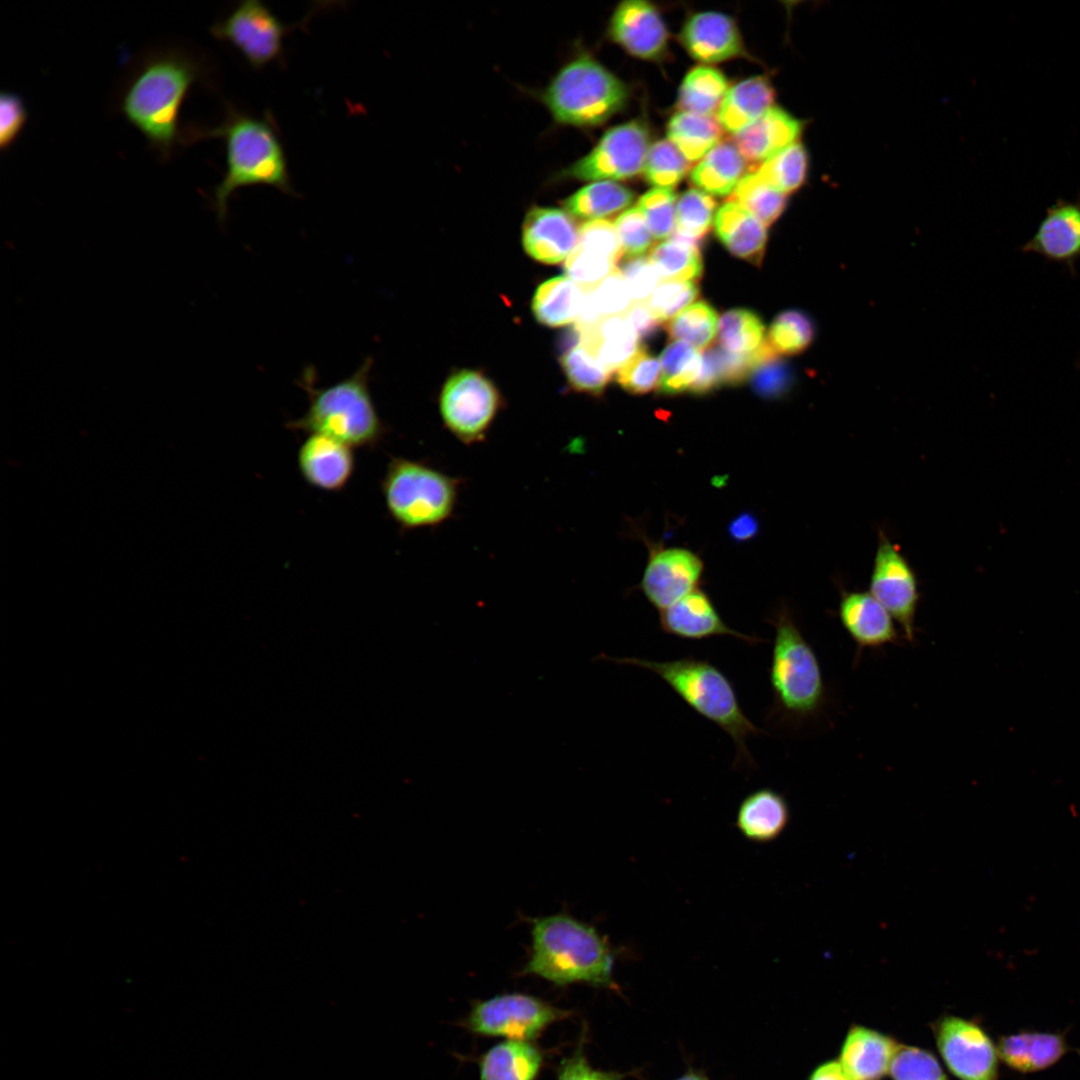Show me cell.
I'll return each instance as SVG.
<instances>
[{
    "label": "cell",
    "mask_w": 1080,
    "mask_h": 1080,
    "mask_svg": "<svg viewBox=\"0 0 1080 1080\" xmlns=\"http://www.w3.org/2000/svg\"><path fill=\"white\" fill-rule=\"evenodd\" d=\"M372 366L373 359L367 357L353 374L328 387H316L315 369L306 367L298 384L308 395V408L287 428L323 434L352 448L378 445L386 429L369 388Z\"/></svg>",
    "instance_id": "cell-5"
},
{
    "label": "cell",
    "mask_w": 1080,
    "mask_h": 1080,
    "mask_svg": "<svg viewBox=\"0 0 1080 1080\" xmlns=\"http://www.w3.org/2000/svg\"><path fill=\"white\" fill-rule=\"evenodd\" d=\"M617 271L625 280L633 303L646 302L661 281L652 261L644 255L625 256Z\"/></svg>",
    "instance_id": "cell-52"
},
{
    "label": "cell",
    "mask_w": 1080,
    "mask_h": 1080,
    "mask_svg": "<svg viewBox=\"0 0 1080 1080\" xmlns=\"http://www.w3.org/2000/svg\"><path fill=\"white\" fill-rule=\"evenodd\" d=\"M545 1058L534 1041L504 1039L478 1057L479 1080H537Z\"/></svg>",
    "instance_id": "cell-25"
},
{
    "label": "cell",
    "mask_w": 1080,
    "mask_h": 1080,
    "mask_svg": "<svg viewBox=\"0 0 1080 1080\" xmlns=\"http://www.w3.org/2000/svg\"><path fill=\"white\" fill-rule=\"evenodd\" d=\"M703 572L701 559L692 551L671 547L656 550L644 570L640 589L659 611L695 590Z\"/></svg>",
    "instance_id": "cell-15"
},
{
    "label": "cell",
    "mask_w": 1080,
    "mask_h": 1080,
    "mask_svg": "<svg viewBox=\"0 0 1080 1080\" xmlns=\"http://www.w3.org/2000/svg\"><path fill=\"white\" fill-rule=\"evenodd\" d=\"M660 377V360L644 347L615 372L617 383L632 394L651 392L659 385Z\"/></svg>",
    "instance_id": "cell-50"
},
{
    "label": "cell",
    "mask_w": 1080,
    "mask_h": 1080,
    "mask_svg": "<svg viewBox=\"0 0 1080 1080\" xmlns=\"http://www.w3.org/2000/svg\"><path fill=\"white\" fill-rule=\"evenodd\" d=\"M749 170L733 141H721L690 172L691 183L714 196L732 194Z\"/></svg>",
    "instance_id": "cell-33"
},
{
    "label": "cell",
    "mask_w": 1080,
    "mask_h": 1080,
    "mask_svg": "<svg viewBox=\"0 0 1080 1080\" xmlns=\"http://www.w3.org/2000/svg\"><path fill=\"white\" fill-rule=\"evenodd\" d=\"M676 194L672 189L653 188L644 193L637 207L654 239L668 238L676 227Z\"/></svg>",
    "instance_id": "cell-47"
},
{
    "label": "cell",
    "mask_w": 1080,
    "mask_h": 1080,
    "mask_svg": "<svg viewBox=\"0 0 1080 1080\" xmlns=\"http://www.w3.org/2000/svg\"><path fill=\"white\" fill-rule=\"evenodd\" d=\"M580 327L581 344L611 373L642 348L634 328L623 315L604 317L592 325Z\"/></svg>",
    "instance_id": "cell-28"
},
{
    "label": "cell",
    "mask_w": 1080,
    "mask_h": 1080,
    "mask_svg": "<svg viewBox=\"0 0 1080 1080\" xmlns=\"http://www.w3.org/2000/svg\"><path fill=\"white\" fill-rule=\"evenodd\" d=\"M814 333V325L807 314L798 310H788L774 319L768 330L766 342L776 354L795 355L809 346Z\"/></svg>",
    "instance_id": "cell-45"
},
{
    "label": "cell",
    "mask_w": 1080,
    "mask_h": 1080,
    "mask_svg": "<svg viewBox=\"0 0 1080 1080\" xmlns=\"http://www.w3.org/2000/svg\"><path fill=\"white\" fill-rule=\"evenodd\" d=\"M579 227L565 210L534 206L522 223L525 252L543 264H557L573 253L579 244Z\"/></svg>",
    "instance_id": "cell-18"
},
{
    "label": "cell",
    "mask_w": 1080,
    "mask_h": 1080,
    "mask_svg": "<svg viewBox=\"0 0 1080 1080\" xmlns=\"http://www.w3.org/2000/svg\"><path fill=\"white\" fill-rule=\"evenodd\" d=\"M674 1080H710L702 1071L689 1068L684 1074Z\"/></svg>",
    "instance_id": "cell-61"
},
{
    "label": "cell",
    "mask_w": 1080,
    "mask_h": 1080,
    "mask_svg": "<svg viewBox=\"0 0 1080 1080\" xmlns=\"http://www.w3.org/2000/svg\"><path fill=\"white\" fill-rule=\"evenodd\" d=\"M802 122L773 106L759 119L733 134L732 141L748 164L749 172L785 148L798 142Z\"/></svg>",
    "instance_id": "cell-21"
},
{
    "label": "cell",
    "mask_w": 1080,
    "mask_h": 1080,
    "mask_svg": "<svg viewBox=\"0 0 1080 1080\" xmlns=\"http://www.w3.org/2000/svg\"><path fill=\"white\" fill-rule=\"evenodd\" d=\"M776 355L767 342L751 353H732L722 347H709L702 354L701 374L690 391L704 394L722 385L741 384L759 363Z\"/></svg>",
    "instance_id": "cell-30"
},
{
    "label": "cell",
    "mask_w": 1080,
    "mask_h": 1080,
    "mask_svg": "<svg viewBox=\"0 0 1080 1080\" xmlns=\"http://www.w3.org/2000/svg\"><path fill=\"white\" fill-rule=\"evenodd\" d=\"M723 128L717 118L676 112L667 124L668 140L689 162L701 160L721 142Z\"/></svg>",
    "instance_id": "cell-35"
},
{
    "label": "cell",
    "mask_w": 1080,
    "mask_h": 1080,
    "mask_svg": "<svg viewBox=\"0 0 1080 1080\" xmlns=\"http://www.w3.org/2000/svg\"><path fill=\"white\" fill-rule=\"evenodd\" d=\"M610 258L587 248L577 246L566 259V276L583 289H591L613 273L616 268Z\"/></svg>",
    "instance_id": "cell-51"
},
{
    "label": "cell",
    "mask_w": 1080,
    "mask_h": 1080,
    "mask_svg": "<svg viewBox=\"0 0 1080 1080\" xmlns=\"http://www.w3.org/2000/svg\"><path fill=\"white\" fill-rule=\"evenodd\" d=\"M634 198V192L618 182L593 181L564 199L562 205L572 217L591 221L624 210Z\"/></svg>",
    "instance_id": "cell-34"
},
{
    "label": "cell",
    "mask_w": 1080,
    "mask_h": 1080,
    "mask_svg": "<svg viewBox=\"0 0 1080 1080\" xmlns=\"http://www.w3.org/2000/svg\"><path fill=\"white\" fill-rule=\"evenodd\" d=\"M462 480L423 461L392 456L380 488L388 513L403 530L437 527L455 513Z\"/></svg>",
    "instance_id": "cell-7"
},
{
    "label": "cell",
    "mask_w": 1080,
    "mask_h": 1080,
    "mask_svg": "<svg viewBox=\"0 0 1080 1080\" xmlns=\"http://www.w3.org/2000/svg\"><path fill=\"white\" fill-rule=\"evenodd\" d=\"M765 326L760 317L744 308L726 311L718 323V340L721 347L732 353H751L766 340Z\"/></svg>",
    "instance_id": "cell-41"
},
{
    "label": "cell",
    "mask_w": 1080,
    "mask_h": 1080,
    "mask_svg": "<svg viewBox=\"0 0 1080 1080\" xmlns=\"http://www.w3.org/2000/svg\"><path fill=\"white\" fill-rule=\"evenodd\" d=\"M808 1080H853L839 1061L831 1060L816 1067Z\"/></svg>",
    "instance_id": "cell-60"
},
{
    "label": "cell",
    "mask_w": 1080,
    "mask_h": 1080,
    "mask_svg": "<svg viewBox=\"0 0 1080 1080\" xmlns=\"http://www.w3.org/2000/svg\"><path fill=\"white\" fill-rule=\"evenodd\" d=\"M809 157L806 148L796 142L762 163L755 171L772 188L789 194L806 181Z\"/></svg>",
    "instance_id": "cell-39"
},
{
    "label": "cell",
    "mask_w": 1080,
    "mask_h": 1080,
    "mask_svg": "<svg viewBox=\"0 0 1080 1080\" xmlns=\"http://www.w3.org/2000/svg\"><path fill=\"white\" fill-rule=\"evenodd\" d=\"M869 587L870 594L897 621L906 640L914 641L918 581L897 545L885 535L880 538Z\"/></svg>",
    "instance_id": "cell-14"
},
{
    "label": "cell",
    "mask_w": 1080,
    "mask_h": 1080,
    "mask_svg": "<svg viewBox=\"0 0 1080 1080\" xmlns=\"http://www.w3.org/2000/svg\"><path fill=\"white\" fill-rule=\"evenodd\" d=\"M659 626L663 633L686 640L732 636L751 646L764 642L757 636L743 634L727 625L710 597L700 588L661 610Z\"/></svg>",
    "instance_id": "cell-17"
},
{
    "label": "cell",
    "mask_w": 1080,
    "mask_h": 1080,
    "mask_svg": "<svg viewBox=\"0 0 1080 1080\" xmlns=\"http://www.w3.org/2000/svg\"><path fill=\"white\" fill-rule=\"evenodd\" d=\"M767 227L739 204L728 201L714 217L717 237L734 256L760 265L767 243Z\"/></svg>",
    "instance_id": "cell-27"
},
{
    "label": "cell",
    "mask_w": 1080,
    "mask_h": 1080,
    "mask_svg": "<svg viewBox=\"0 0 1080 1080\" xmlns=\"http://www.w3.org/2000/svg\"><path fill=\"white\" fill-rule=\"evenodd\" d=\"M531 924V951L521 975L558 987L583 983L619 991L614 952L595 927L566 913L537 917Z\"/></svg>",
    "instance_id": "cell-3"
},
{
    "label": "cell",
    "mask_w": 1080,
    "mask_h": 1080,
    "mask_svg": "<svg viewBox=\"0 0 1080 1080\" xmlns=\"http://www.w3.org/2000/svg\"><path fill=\"white\" fill-rule=\"evenodd\" d=\"M579 244L596 251L615 263L623 256L622 246L614 224L606 219L584 222L579 227Z\"/></svg>",
    "instance_id": "cell-56"
},
{
    "label": "cell",
    "mask_w": 1080,
    "mask_h": 1080,
    "mask_svg": "<svg viewBox=\"0 0 1080 1080\" xmlns=\"http://www.w3.org/2000/svg\"><path fill=\"white\" fill-rule=\"evenodd\" d=\"M28 112L22 98L11 92L0 95V147L9 149L22 132Z\"/></svg>",
    "instance_id": "cell-57"
},
{
    "label": "cell",
    "mask_w": 1080,
    "mask_h": 1080,
    "mask_svg": "<svg viewBox=\"0 0 1080 1080\" xmlns=\"http://www.w3.org/2000/svg\"><path fill=\"white\" fill-rule=\"evenodd\" d=\"M716 207L711 195L699 189L684 191L676 202L674 234L702 242L711 228Z\"/></svg>",
    "instance_id": "cell-44"
},
{
    "label": "cell",
    "mask_w": 1080,
    "mask_h": 1080,
    "mask_svg": "<svg viewBox=\"0 0 1080 1080\" xmlns=\"http://www.w3.org/2000/svg\"><path fill=\"white\" fill-rule=\"evenodd\" d=\"M790 818L789 806L782 794L769 788L749 793L738 807L736 825L748 840L765 843L776 839Z\"/></svg>",
    "instance_id": "cell-29"
},
{
    "label": "cell",
    "mask_w": 1080,
    "mask_h": 1080,
    "mask_svg": "<svg viewBox=\"0 0 1080 1080\" xmlns=\"http://www.w3.org/2000/svg\"><path fill=\"white\" fill-rule=\"evenodd\" d=\"M700 244V241L674 234L671 240L654 246L649 258L661 281L698 280L703 273Z\"/></svg>",
    "instance_id": "cell-37"
},
{
    "label": "cell",
    "mask_w": 1080,
    "mask_h": 1080,
    "mask_svg": "<svg viewBox=\"0 0 1080 1080\" xmlns=\"http://www.w3.org/2000/svg\"><path fill=\"white\" fill-rule=\"evenodd\" d=\"M689 161L669 140H658L647 153L643 174L655 188L676 186L689 171Z\"/></svg>",
    "instance_id": "cell-46"
},
{
    "label": "cell",
    "mask_w": 1080,
    "mask_h": 1080,
    "mask_svg": "<svg viewBox=\"0 0 1080 1080\" xmlns=\"http://www.w3.org/2000/svg\"><path fill=\"white\" fill-rule=\"evenodd\" d=\"M889 1073L893 1080H948L932 1053L906 1045L899 1046Z\"/></svg>",
    "instance_id": "cell-48"
},
{
    "label": "cell",
    "mask_w": 1080,
    "mask_h": 1080,
    "mask_svg": "<svg viewBox=\"0 0 1080 1080\" xmlns=\"http://www.w3.org/2000/svg\"><path fill=\"white\" fill-rule=\"evenodd\" d=\"M724 74L710 66H696L683 79L676 108L681 112L712 116L718 112L727 92Z\"/></svg>",
    "instance_id": "cell-36"
},
{
    "label": "cell",
    "mask_w": 1080,
    "mask_h": 1080,
    "mask_svg": "<svg viewBox=\"0 0 1080 1080\" xmlns=\"http://www.w3.org/2000/svg\"><path fill=\"white\" fill-rule=\"evenodd\" d=\"M759 524L757 519L751 513H742L738 515L729 524V534L736 541H746L755 536L758 532Z\"/></svg>",
    "instance_id": "cell-59"
},
{
    "label": "cell",
    "mask_w": 1080,
    "mask_h": 1080,
    "mask_svg": "<svg viewBox=\"0 0 1080 1080\" xmlns=\"http://www.w3.org/2000/svg\"><path fill=\"white\" fill-rule=\"evenodd\" d=\"M297 466L311 487L339 492L351 480L356 461L349 445L323 434H309L298 449Z\"/></svg>",
    "instance_id": "cell-19"
},
{
    "label": "cell",
    "mask_w": 1080,
    "mask_h": 1080,
    "mask_svg": "<svg viewBox=\"0 0 1080 1080\" xmlns=\"http://www.w3.org/2000/svg\"><path fill=\"white\" fill-rule=\"evenodd\" d=\"M599 659L639 667L659 676L692 710L731 737L736 748L734 765H755L747 740L766 732L746 716L732 682L716 665L694 656L667 661L605 655Z\"/></svg>",
    "instance_id": "cell-4"
},
{
    "label": "cell",
    "mask_w": 1080,
    "mask_h": 1080,
    "mask_svg": "<svg viewBox=\"0 0 1080 1080\" xmlns=\"http://www.w3.org/2000/svg\"><path fill=\"white\" fill-rule=\"evenodd\" d=\"M729 201L739 204L768 227L785 210L787 195L769 186L757 173L749 172L738 183Z\"/></svg>",
    "instance_id": "cell-40"
},
{
    "label": "cell",
    "mask_w": 1080,
    "mask_h": 1080,
    "mask_svg": "<svg viewBox=\"0 0 1080 1080\" xmlns=\"http://www.w3.org/2000/svg\"><path fill=\"white\" fill-rule=\"evenodd\" d=\"M699 288L693 281H664L654 290L646 304L661 322L677 316L698 297Z\"/></svg>",
    "instance_id": "cell-49"
},
{
    "label": "cell",
    "mask_w": 1080,
    "mask_h": 1080,
    "mask_svg": "<svg viewBox=\"0 0 1080 1080\" xmlns=\"http://www.w3.org/2000/svg\"><path fill=\"white\" fill-rule=\"evenodd\" d=\"M203 73L200 60L184 48H156L139 59L122 88L121 113L163 160L182 137L180 108Z\"/></svg>",
    "instance_id": "cell-1"
},
{
    "label": "cell",
    "mask_w": 1080,
    "mask_h": 1080,
    "mask_svg": "<svg viewBox=\"0 0 1080 1080\" xmlns=\"http://www.w3.org/2000/svg\"><path fill=\"white\" fill-rule=\"evenodd\" d=\"M718 315L705 301L692 303L671 319L666 329L670 338L683 341L696 349H705L717 333Z\"/></svg>",
    "instance_id": "cell-43"
},
{
    "label": "cell",
    "mask_w": 1080,
    "mask_h": 1080,
    "mask_svg": "<svg viewBox=\"0 0 1080 1080\" xmlns=\"http://www.w3.org/2000/svg\"><path fill=\"white\" fill-rule=\"evenodd\" d=\"M1072 1048L1062 1033L1021 1031L999 1038L1000 1060L1019 1073H1035L1060 1061Z\"/></svg>",
    "instance_id": "cell-24"
},
{
    "label": "cell",
    "mask_w": 1080,
    "mask_h": 1080,
    "mask_svg": "<svg viewBox=\"0 0 1080 1080\" xmlns=\"http://www.w3.org/2000/svg\"><path fill=\"white\" fill-rule=\"evenodd\" d=\"M754 391L761 397L774 399L788 391L792 375L789 367L776 356L759 363L751 375Z\"/></svg>",
    "instance_id": "cell-55"
},
{
    "label": "cell",
    "mask_w": 1080,
    "mask_h": 1080,
    "mask_svg": "<svg viewBox=\"0 0 1080 1080\" xmlns=\"http://www.w3.org/2000/svg\"><path fill=\"white\" fill-rule=\"evenodd\" d=\"M680 41L690 56L703 63H718L744 54L735 20L720 12L690 16L681 29Z\"/></svg>",
    "instance_id": "cell-20"
},
{
    "label": "cell",
    "mask_w": 1080,
    "mask_h": 1080,
    "mask_svg": "<svg viewBox=\"0 0 1080 1080\" xmlns=\"http://www.w3.org/2000/svg\"><path fill=\"white\" fill-rule=\"evenodd\" d=\"M661 377L659 391L674 395L690 391L702 370V355L695 347L683 341H672L660 358Z\"/></svg>",
    "instance_id": "cell-38"
},
{
    "label": "cell",
    "mask_w": 1080,
    "mask_h": 1080,
    "mask_svg": "<svg viewBox=\"0 0 1080 1080\" xmlns=\"http://www.w3.org/2000/svg\"><path fill=\"white\" fill-rule=\"evenodd\" d=\"M287 25L259 0H244L210 29L213 36L230 43L255 70L280 60L283 39L295 28Z\"/></svg>",
    "instance_id": "cell-12"
},
{
    "label": "cell",
    "mask_w": 1080,
    "mask_h": 1080,
    "mask_svg": "<svg viewBox=\"0 0 1080 1080\" xmlns=\"http://www.w3.org/2000/svg\"><path fill=\"white\" fill-rule=\"evenodd\" d=\"M649 140V129L642 120L612 127L589 153L567 167L562 176L581 181L632 179L643 171Z\"/></svg>",
    "instance_id": "cell-11"
},
{
    "label": "cell",
    "mask_w": 1080,
    "mask_h": 1080,
    "mask_svg": "<svg viewBox=\"0 0 1080 1080\" xmlns=\"http://www.w3.org/2000/svg\"><path fill=\"white\" fill-rule=\"evenodd\" d=\"M195 139L222 138L226 146V172L214 191V209L224 221L230 196L239 188L267 185L294 195L285 150L269 113L261 117L228 105L224 120L209 129H194Z\"/></svg>",
    "instance_id": "cell-2"
},
{
    "label": "cell",
    "mask_w": 1080,
    "mask_h": 1080,
    "mask_svg": "<svg viewBox=\"0 0 1080 1080\" xmlns=\"http://www.w3.org/2000/svg\"><path fill=\"white\" fill-rule=\"evenodd\" d=\"M1026 251L1055 261H1071L1080 255V205L1059 201L1042 219Z\"/></svg>",
    "instance_id": "cell-26"
},
{
    "label": "cell",
    "mask_w": 1080,
    "mask_h": 1080,
    "mask_svg": "<svg viewBox=\"0 0 1080 1080\" xmlns=\"http://www.w3.org/2000/svg\"><path fill=\"white\" fill-rule=\"evenodd\" d=\"M623 254L640 256L653 245V236L638 207L622 212L614 221Z\"/></svg>",
    "instance_id": "cell-53"
},
{
    "label": "cell",
    "mask_w": 1080,
    "mask_h": 1080,
    "mask_svg": "<svg viewBox=\"0 0 1080 1080\" xmlns=\"http://www.w3.org/2000/svg\"><path fill=\"white\" fill-rule=\"evenodd\" d=\"M584 299L585 289L567 276H556L536 288L531 309L540 324L563 327L579 321Z\"/></svg>",
    "instance_id": "cell-32"
},
{
    "label": "cell",
    "mask_w": 1080,
    "mask_h": 1080,
    "mask_svg": "<svg viewBox=\"0 0 1080 1080\" xmlns=\"http://www.w3.org/2000/svg\"><path fill=\"white\" fill-rule=\"evenodd\" d=\"M933 1032L940 1055L957 1078L999 1080L997 1046L980 1025L947 1015L936 1020Z\"/></svg>",
    "instance_id": "cell-13"
},
{
    "label": "cell",
    "mask_w": 1080,
    "mask_h": 1080,
    "mask_svg": "<svg viewBox=\"0 0 1080 1080\" xmlns=\"http://www.w3.org/2000/svg\"><path fill=\"white\" fill-rule=\"evenodd\" d=\"M438 408L446 430L460 443H482L503 408L495 384L477 370L461 369L445 381Z\"/></svg>",
    "instance_id": "cell-10"
},
{
    "label": "cell",
    "mask_w": 1080,
    "mask_h": 1080,
    "mask_svg": "<svg viewBox=\"0 0 1080 1080\" xmlns=\"http://www.w3.org/2000/svg\"><path fill=\"white\" fill-rule=\"evenodd\" d=\"M542 97L559 124L593 127L620 111L628 101L629 91L612 72L583 54L557 72Z\"/></svg>",
    "instance_id": "cell-8"
},
{
    "label": "cell",
    "mask_w": 1080,
    "mask_h": 1080,
    "mask_svg": "<svg viewBox=\"0 0 1080 1080\" xmlns=\"http://www.w3.org/2000/svg\"><path fill=\"white\" fill-rule=\"evenodd\" d=\"M570 1016L569 1010L542 998L512 992L474 1001L461 1024L477 1036L534 1041L552 1024Z\"/></svg>",
    "instance_id": "cell-9"
},
{
    "label": "cell",
    "mask_w": 1080,
    "mask_h": 1080,
    "mask_svg": "<svg viewBox=\"0 0 1080 1080\" xmlns=\"http://www.w3.org/2000/svg\"><path fill=\"white\" fill-rule=\"evenodd\" d=\"M839 619L859 650L895 644L899 634L894 619L870 592H846L839 604Z\"/></svg>",
    "instance_id": "cell-22"
},
{
    "label": "cell",
    "mask_w": 1080,
    "mask_h": 1080,
    "mask_svg": "<svg viewBox=\"0 0 1080 1080\" xmlns=\"http://www.w3.org/2000/svg\"><path fill=\"white\" fill-rule=\"evenodd\" d=\"M900 1044L874 1029L854 1025L841 1047L839 1062L853 1080H881Z\"/></svg>",
    "instance_id": "cell-23"
},
{
    "label": "cell",
    "mask_w": 1080,
    "mask_h": 1080,
    "mask_svg": "<svg viewBox=\"0 0 1080 1080\" xmlns=\"http://www.w3.org/2000/svg\"><path fill=\"white\" fill-rule=\"evenodd\" d=\"M587 1031L583 1030L572 1052L563 1057L556 1069V1080H624L627 1074L594 1068L585 1054Z\"/></svg>",
    "instance_id": "cell-54"
},
{
    "label": "cell",
    "mask_w": 1080,
    "mask_h": 1080,
    "mask_svg": "<svg viewBox=\"0 0 1080 1080\" xmlns=\"http://www.w3.org/2000/svg\"><path fill=\"white\" fill-rule=\"evenodd\" d=\"M623 316L634 328L639 341H648L655 337L662 324L652 314L646 302L633 303Z\"/></svg>",
    "instance_id": "cell-58"
},
{
    "label": "cell",
    "mask_w": 1080,
    "mask_h": 1080,
    "mask_svg": "<svg viewBox=\"0 0 1080 1080\" xmlns=\"http://www.w3.org/2000/svg\"><path fill=\"white\" fill-rule=\"evenodd\" d=\"M561 351L560 363L569 386L576 392L600 396L609 382L611 372L581 343Z\"/></svg>",
    "instance_id": "cell-42"
},
{
    "label": "cell",
    "mask_w": 1080,
    "mask_h": 1080,
    "mask_svg": "<svg viewBox=\"0 0 1080 1080\" xmlns=\"http://www.w3.org/2000/svg\"><path fill=\"white\" fill-rule=\"evenodd\" d=\"M611 40L630 55L657 61L668 48V30L657 8L643 0L621 2L608 26Z\"/></svg>",
    "instance_id": "cell-16"
},
{
    "label": "cell",
    "mask_w": 1080,
    "mask_h": 1080,
    "mask_svg": "<svg viewBox=\"0 0 1080 1080\" xmlns=\"http://www.w3.org/2000/svg\"><path fill=\"white\" fill-rule=\"evenodd\" d=\"M768 622L775 628L769 666L773 704L768 718L799 724L816 717L824 706L826 687L821 666L785 606Z\"/></svg>",
    "instance_id": "cell-6"
},
{
    "label": "cell",
    "mask_w": 1080,
    "mask_h": 1080,
    "mask_svg": "<svg viewBox=\"0 0 1080 1080\" xmlns=\"http://www.w3.org/2000/svg\"><path fill=\"white\" fill-rule=\"evenodd\" d=\"M775 90L765 76H753L732 86L718 112L722 128L737 133L773 107Z\"/></svg>",
    "instance_id": "cell-31"
}]
</instances>
